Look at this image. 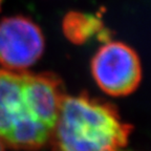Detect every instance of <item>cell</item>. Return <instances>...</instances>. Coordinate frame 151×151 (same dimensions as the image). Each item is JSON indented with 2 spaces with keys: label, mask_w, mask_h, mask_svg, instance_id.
Segmentation results:
<instances>
[{
  "label": "cell",
  "mask_w": 151,
  "mask_h": 151,
  "mask_svg": "<svg viewBox=\"0 0 151 151\" xmlns=\"http://www.w3.org/2000/svg\"><path fill=\"white\" fill-rule=\"evenodd\" d=\"M64 96L61 80L52 73L0 69V141L13 149L44 147Z\"/></svg>",
  "instance_id": "6da1fadb"
},
{
  "label": "cell",
  "mask_w": 151,
  "mask_h": 151,
  "mask_svg": "<svg viewBox=\"0 0 151 151\" xmlns=\"http://www.w3.org/2000/svg\"><path fill=\"white\" fill-rule=\"evenodd\" d=\"M131 131L109 102L87 93L65 94L50 143L55 151H119Z\"/></svg>",
  "instance_id": "7a4b0ae2"
},
{
  "label": "cell",
  "mask_w": 151,
  "mask_h": 151,
  "mask_svg": "<svg viewBox=\"0 0 151 151\" xmlns=\"http://www.w3.org/2000/svg\"><path fill=\"white\" fill-rule=\"evenodd\" d=\"M94 81L104 92L123 97L133 92L139 85L142 68L137 52L121 42H107L91 61Z\"/></svg>",
  "instance_id": "3957f363"
},
{
  "label": "cell",
  "mask_w": 151,
  "mask_h": 151,
  "mask_svg": "<svg viewBox=\"0 0 151 151\" xmlns=\"http://www.w3.org/2000/svg\"><path fill=\"white\" fill-rule=\"evenodd\" d=\"M44 50L39 26L25 17H9L0 21V65L23 71L36 63Z\"/></svg>",
  "instance_id": "277c9868"
},
{
  "label": "cell",
  "mask_w": 151,
  "mask_h": 151,
  "mask_svg": "<svg viewBox=\"0 0 151 151\" xmlns=\"http://www.w3.org/2000/svg\"><path fill=\"white\" fill-rule=\"evenodd\" d=\"M63 31L66 37L73 43H83L98 36L99 39L107 38L101 19L82 13H69L63 21Z\"/></svg>",
  "instance_id": "5b68a950"
},
{
  "label": "cell",
  "mask_w": 151,
  "mask_h": 151,
  "mask_svg": "<svg viewBox=\"0 0 151 151\" xmlns=\"http://www.w3.org/2000/svg\"><path fill=\"white\" fill-rule=\"evenodd\" d=\"M0 151H4V147H3V143L0 141Z\"/></svg>",
  "instance_id": "8992f818"
},
{
  "label": "cell",
  "mask_w": 151,
  "mask_h": 151,
  "mask_svg": "<svg viewBox=\"0 0 151 151\" xmlns=\"http://www.w3.org/2000/svg\"><path fill=\"white\" fill-rule=\"evenodd\" d=\"M1 1H2V0H0V5H1Z\"/></svg>",
  "instance_id": "52a82bcc"
}]
</instances>
